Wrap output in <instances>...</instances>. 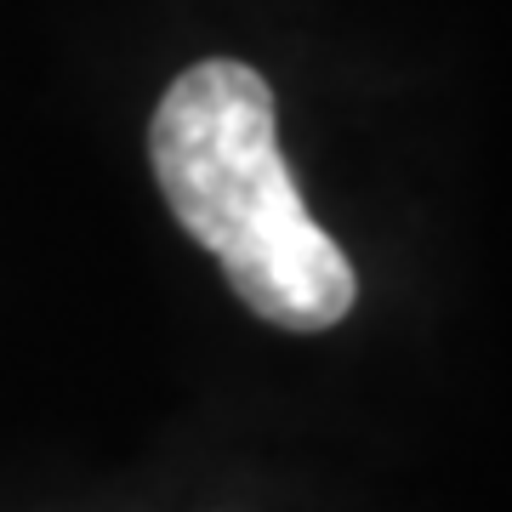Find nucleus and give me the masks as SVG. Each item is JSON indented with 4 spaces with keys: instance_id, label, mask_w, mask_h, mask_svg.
<instances>
[{
    "instance_id": "f257e3e1",
    "label": "nucleus",
    "mask_w": 512,
    "mask_h": 512,
    "mask_svg": "<svg viewBox=\"0 0 512 512\" xmlns=\"http://www.w3.org/2000/svg\"><path fill=\"white\" fill-rule=\"evenodd\" d=\"M171 217L222 262L256 319L313 336L353 308V268L308 217L279 154L274 92L251 63L205 57L171 80L148 126Z\"/></svg>"
}]
</instances>
